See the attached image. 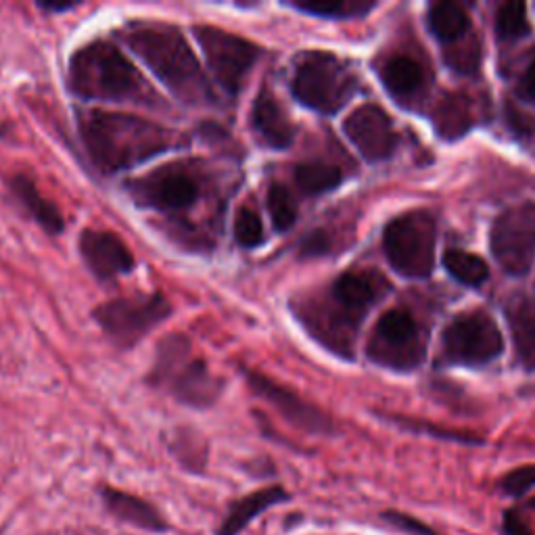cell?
I'll return each mask as SVG.
<instances>
[{"label":"cell","instance_id":"cell-1","mask_svg":"<svg viewBox=\"0 0 535 535\" xmlns=\"http://www.w3.org/2000/svg\"><path fill=\"white\" fill-rule=\"evenodd\" d=\"M82 143L101 172H120L153 159L174 145L168 128L128 113L88 111L80 118Z\"/></svg>","mask_w":535,"mask_h":535},{"label":"cell","instance_id":"cell-2","mask_svg":"<svg viewBox=\"0 0 535 535\" xmlns=\"http://www.w3.org/2000/svg\"><path fill=\"white\" fill-rule=\"evenodd\" d=\"M124 38L161 84H166L182 103H212V86L180 30L166 26V23H138L124 34Z\"/></svg>","mask_w":535,"mask_h":535},{"label":"cell","instance_id":"cell-3","mask_svg":"<svg viewBox=\"0 0 535 535\" xmlns=\"http://www.w3.org/2000/svg\"><path fill=\"white\" fill-rule=\"evenodd\" d=\"M69 88L92 101H130L157 105L143 74L105 40L90 42L69 61Z\"/></svg>","mask_w":535,"mask_h":535},{"label":"cell","instance_id":"cell-4","mask_svg":"<svg viewBox=\"0 0 535 535\" xmlns=\"http://www.w3.org/2000/svg\"><path fill=\"white\" fill-rule=\"evenodd\" d=\"M153 383L166 389L180 404L209 408L222 393V381L193 352L191 343L180 335L159 345L153 366Z\"/></svg>","mask_w":535,"mask_h":535},{"label":"cell","instance_id":"cell-5","mask_svg":"<svg viewBox=\"0 0 535 535\" xmlns=\"http://www.w3.org/2000/svg\"><path fill=\"white\" fill-rule=\"evenodd\" d=\"M358 78L352 67L327 51L301 55L291 80L295 99L318 113H337L354 97Z\"/></svg>","mask_w":535,"mask_h":535},{"label":"cell","instance_id":"cell-6","mask_svg":"<svg viewBox=\"0 0 535 535\" xmlns=\"http://www.w3.org/2000/svg\"><path fill=\"white\" fill-rule=\"evenodd\" d=\"M383 247L391 268L408 278H425L435 264L437 224L429 212H410L385 226Z\"/></svg>","mask_w":535,"mask_h":535},{"label":"cell","instance_id":"cell-7","mask_svg":"<svg viewBox=\"0 0 535 535\" xmlns=\"http://www.w3.org/2000/svg\"><path fill=\"white\" fill-rule=\"evenodd\" d=\"M172 312L161 293L111 299L95 310L99 327L120 347H132L147 337Z\"/></svg>","mask_w":535,"mask_h":535},{"label":"cell","instance_id":"cell-8","mask_svg":"<svg viewBox=\"0 0 535 535\" xmlns=\"http://www.w3.org/2000/svg\"><path fill=\"white\" fill-rule=\"evenodd\" d=\"M368 358L385 368L412 370L425 358V335L408 310L385 312L368 343Z\"/></svg>","mask_w":535,"mask_h":535},{"label":"cell","instance_id":"cell-9","mask_svg":"<svg viewBox=\"0 0 535 535\" xmlns=\"http://www.w3.org/2000/svg\"><path fill=\"white\" fill-rule=\"evenodd\" d=\"M195 34L218 84L230 95H237L262 55L260 46L243 36L212 26L195 28Z\"/></svg>","mask_w":535,"mask_h":535},{"label":"cell","instance_id":"cell-10","mask_svg":"<svg viewBox=\"0 0 535 535\" xmlns=\"http://www.w3.org/2000/svg\"><path fill=\"white\" fill-rule=\"evenodd\" d=\"M128 193L141 207L172 214L193 207L203 193V186L191 168L170 164L134 178L128 184Z\"/></svg>","mask_w":535,"mask_h":535},{"label":"cell","instance_id":"cell-11","mask_svg":"<svg viewBox=\"0 0 535 535\" xmlns=\"http://www.w3.org/2000/svg\"><path fill=\"white\" fill-rule=\"evenodd\" d=\"M444 354L450 362L462 366H483L502 354V333L492 316L483 312L462 314L452 320L444 337Z\"/></svg>","mask_w":535,"mask_h":535},{"label":"cell","instance_id":"cell-12","mask_svg":"<svg viewBox=\"0 0 535 535\" xmlns=\"http://www.w3.org/2000/svg\"><path fill=\"white\" fill-rule=\"evenodd\" d=\"M492 251L510 274H525L535 255V205H521L502 214L492 228Z\"/></svg>","mask_w":535,"mask_h":535},{"label":"cell","instance_id":"cell-13","mask_svg":"<svg viewBox=\"0 0 535 535\" xmlns=\"http://www.w3.org/2000/svg\"><path fill=\"white\" fill-rule=\"evenodd\" d=\"M247 383L255 395H260L278 414H283L291 425L304 429L308 433L327 435L333 433V421L320 408L312 406L304 398H299L295 391L278 383L262 372H247Z\"/></svg>","mask_w":535,"mask_h":535},{"label":"cell","instance_id":"cell-14","mask_svg":"<svg viewBox=\"0 0 535 535\" xmlns=\"http://www.w3.org/2000/svg\"><path fill=\"white\" fill-rule=\"evenodd\" d=\"M343 132L368 161H385L398 147V132L379 105H362L343 122Z\"/></svg>","mask_w":535,"mask_h":535},{"label":"cell","instance_id":"cell-15","mask_svg":"<svg viewBox=\"0 0 535 535\" xmlns=\"http://www.w3.org/2000/svg\"><path fill=\"white\" fill-rule=\"evenodd\" d=\"M80 255L97 278H115L134 268V255L124 241L107 230L86 228L80 237Z\"/></svg>","mask_w":535,"mask_h":535},{"label":"cell","instance_id":"cell-16","mask_svg":"<svg viewBox=\"0 0 535 535\" xmlns=\"http://www.w3.org/2000/svg\"><path fill=\"white\" fill-rule=\"evenodd\" d=\"M389 285L379 272L372 270H356L345 272L333 283L331 299L350 316L352 320L360 322L364 312L377 304V301L387 293Z\"/></svg>","mask_w":535,"mask_h":535},{"label":"cell","instance_id":"cell-17","mask_svg":"<svg viewBox=\"0 0 535 535\" xmlns=\"http://www.w3.org/2000/svg\"><path fill=\"white\" fill-rule=\"evenodd\" d=\"M251 126L253 132L258 134V141L268 149L283 151L289 149L295 141V128L287 111L266 88L253 101Z\"/></svg>","mask_w":535,"mask_h":535},{"label":"cell","instance_id":"cell-18","mask_svg":"<svg viewBox=\"0 0 535 535\" xmlns=\"http://www.w3.org/2000/svg\"><path fill=\"white\" fill-rule=\"evenodd\" d=\"M101 500L107 513L126 525L149 533H168L172 529L168 519L161 515L153 504L130 492L115 490V487H103Z\"/></svg>","mask_w":535,"mask_h":535},{"label":"cell","instance_id":"cell-19","mask_svg":"<svg viewBox=\"0 0 535 535\" xmlns=\"http://www.w3.org/2000/svg\"><path fill=\"white\" fill-rule=\"evenodd\" d=\"M289 500H291V494L281 485H268V487H262V490H255L249 496L239 498L228 506L216 535H239L249 527L253 519L264 515L268 508L289 502Z\"/></svg>","mask_w":535,"mask_h":535},{"label":"cell","instance_id":"cell-20","mask_svg":"<svg viewBox=\"0 0 535 535\" xmlns=\"http://www.w3.org/2000/svg\"><path fill=\"white\" fill-rule=\"evenodd\" d=\"M11 189L15 193V197L19 199V203L26 207V212L46 230L49 235H59V232L65 228V222H63V216L59 209L49 201L44 199L36 184L28 178V176H15L11 180Z\"/></svg>","mask_w":535,"mask_h":535},{"label":"cell","instance_id":"cell-21","mask_svg":"<svg viewBox=\"0 0 535 535\" xmlns=\"http://www.w3.org/2000/svg\"><path fill=\"white\" fill-rule=\"evenodd\" d=\"M381 78L391 95L400 99L416 95L425 86L423 65L408 55L391 57L381 69Z\"/></svg>","mask_w":535,"mask_h":535},{"label":"cell","instance_id":"cell-22","mask_svg":"<svg viewBox=\"0 0 535 535\" xmlns=\"http://www.w3.org/2000/svg\"><path fill=\"white\" fill-rule=\"evenodd\" d=\"M510 329H513L519 360L525 368L535 370V301L521 299L510 308Z\"/></svg>","mask_w":535,"mask_h":535},{"label":"cell","instance_id":"cell-23","mask_svg":"<svg viewBox=\"0 0 535 535\" xmlns=\"http://www.w3.org/2000/svg\"><path fill=\"white\" fill-rule=\"evenodd\" d=\"M429 28L441 42H456L469 30V15L462 5L444 0L429 9Z\"/></svg>","mask_w":535,"mask_h":535},{"label":"cell","instance_id":"cell-24","mask_svg":"<svg viewBox=\"0 0 535 535\" xmlns=\"http://www.w3.org/2000/svg\"><path fill=\"white\" fill-rule=\"evenodd\" d=\"M343 174L337 166L322 164V161H306L295 168V182L308 195L329 193L341 184Z\"/></svg>","mask_w":535,"mask_h":535},{"label":"cell","instance_id":"cell-25","mask_svg":"<svg viewBox=\"0 0 535 535\" xmlns=\"http://www.w3.org/2000/svg\"><path fill=\"white\" fill-rule=\"evenodd\" d=\"M444 268L458 283L469 287H479L490 276V268L479 255L464 249H448L444 253Z\"/></svg>","mask_w":535,"mask_h":535},{"label":"cell","instance_id":"cell-26","mask_svg":"<svg viewBox=\"0 0 535 535\" xmlns=\"http://www.w3.org/2000/svg\"><path fill=\"white\" fill-rule=\"evenodd\" d=\"M289 7L308 13L314 17H362L370 9H375V3H364V0H295Z\"/></svg>","mask_w":535,"mask_h":535},{"label":"cell","instance_id":"cell-27","mask_svg":"<svg viewBox=\"0 0 535 535\" xmlns=\"http://www.w3.org/2000/svg\"><path fill=\"white\" fill-rule=\"evenodd\" d=\"M266 201H268V212H270L274 228L278 232H287L297 220V203L291 191L281 182H272Z\"/></svg>","mask_w":535,"mask_h":535},{"label":"cell","instance_id":"cell-28","mask_svg":"<svg viewBox=\"0 0 535 535\" xmlns=\"http://www.w3.org/2000/svg\"><path fill=\"white\" fill-rule=\"evenodd\" d=\"M471 126V111L469 105L460 97H450L441 105L437 113V128L444 132V136H462Z\"/></svg>","mask_w":535,"mask_h":535},{"label":"cell","instance_id":"cell-29","mask_svg":"<svg viewBox=\"0 0 535 535\" xmlns=\"http://www.w3.org/2000/svg\"><path fill=\"white\" fill-rule=\"evenodd\" d=\"M496 32L502 40H517L529 32L527 7L523 3H506L498 9Z\"/></svg>","mask_w":535,"mask_h":535},{"label":"cell","instance_id":"cell-30","mask_svg":"<svg viewBox=\"0 0 535 535\" xmlns=\"http://www.w3.org/2000/svg\"><path fill=\"white\" fill-rule=\"evenodd\" d=\"M235 239L241 247L253 249L264 243V224L258 212L251 207H241L235 216Z\"/></svg>","mask_w":535,"mask_h":535},{"label":"cell","instance_id":"cell-31","mask_svg":"<svg viewBox=\"0 0 535 535\" xmlns=\"http://www.w3.org/2000/svg\"><path fill=\"white\" fill-rule=\"evenodd\" d=\"M500 487L506 496H513V498L525 496L535 487V464H527V467H519L515 471H510L500 481Z\"/></svg>","mask_w":535,"mask_h":535},{"label":"cell","instance_id":"cell-32","mask_svg":"<svg viewBox=\"0 0 535 535\" xmlns=\"http://www.w3.org/2000/svg\"><path fill=\"white\" fill-rule=\"evenodd\" d=\"M383 519L387 523H391L393 527H398L410 535H439L435 529H431L427 523L418 521L406 513H400V510H389V513L383 515Z\"/></svg>","mask_w":535,"mask_h":535},{"label":"cell","instance_id":"cell-33","mask_svg":"<svg viewBox=\"0 0 535 535\" xmlns=\"http://www.w3.org/2000/svg\"><path fill=\"white\" fill-rule=\"evenodd\" d=\"M502 529H504L506 535H533V531L527 525L523 513H519L517 508L506 510L504 521H502Z\"/></svg>","mask_w":535,"mask_h":535},{"label":"cell","instance_id":"cell-34","mask_svg":"<svg viewBox=\"0 0 535 535\" xmlns=\"http://www.w3.org/2000/svg\"><path fill=\"white\" fill-rule=\"evenodd\" d=\"M329 247H331V243H329L327 232L318 230V232H312V235L304 241V245H301V253L310 255V258H312V255H322V253H327Z\"/></svg>","mask_w":535,"mask_h":535},{"label":"cell","instance_id":"cell-35","mask_svg":"<svg viewBox=\"0 0 535 535\" xmlns=\"http://www.w3.org/2000/svg\"><path fill=\"white\" fill-rule=\"evenodd\" d=\"M521 95L535 103V61L527 67V72L523 74V80H521Z\"/></svg>","mask_w":535,"mask_h":535},{"label":"cell","instance_id":"cell-36","mask_svg":"<svg viewBox=\"0 0 535 535\" xmlns=\"http://www.w3.org/2000/svg\"><path fill=\"white\" fill-rule=\"evenodd\" d=\"M42 7H44V9H49V11H67V9H74V5H72V3H69V5H61V3H55V5H51V3H44Z\"/></svg>","mask_w":535,"mask_h":535},{"label":"cell","instance_id":"cell-37","mask_svg":"<svg viewBox=\"0 0 535 535\" xmlns=\"http://www.w3.org/2000/svg\"><path fill=\"white\" fill-rule=\"evenodd\" d=\"M531 506H533V508H535V498H533V500H531Z\"/></svg>","mask_w":535,"mask_h":535}]
</instances>
